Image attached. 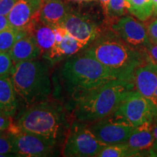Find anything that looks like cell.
<instances>
[{
    "mask_svg": "<svg viewBox=\"0 0 157 157\" xmlns=\"http://www.w3.org/2000/svg\"><path fill=\"white\" fill-rule=\"evenodd\" d=\"M84 52L112 71L119 79L130 82L137 68L148 61L143 51L129 46L113 30L100 34Z\"/></svg>",
    "mask_w": 157,
    "mask_h": 157,
    "instance_id": "1",
    "label": "cell"
},
{
    "mask_svg": "<svg viewBox=\"0 0 157 157\" xmlns=\"http://www.w3.org/2000/svg\"><path fill=\"white\" fill-rule=\"evenodd\" d=\"M133 82L113 79L84 93L76 100L75 115L81 122L92 123L114 112L128 94Z\"/></svg>",
    "mask_w": 157,
    "mask_h": 157,
    "instance_id": "2",
    "label": "cell"
},
{
    "mask_svg": "<svg viewBox=\"0 0 157 157\" xmlns=\"http://www.w3.org/2000/svg\"><path fill=\"white\" fill-rule=\"evenodd\" d=\"M61 73L66 90L75 101L90 90L119 78L112 71L84 52L68 59Z\"/></svg>",
    "mask_w": 157,
    "mask_h": 157,
    "instance_id": "3",
    "label": "cell"
},
{
    "mask_svg": "<svg viewBox=\"0 0 157 157\" xmlns=\"http://www.w3.org/2000/svg\"><path fill=\"white\" fill-rule=\"evenodd\" d=\"M11 78L17 98L28 107L44 101L51 93L48 67L41 61L16 63Z\"/></svg>",
    "mask_w": 157,
    "mask_h": 157,
    "instance_id": "4",
    "label": "cell"
},
{
    "mask_svg": "<svg viewBox=\"0 0 157 157\" xmlns=\"http://www.w3.org/2000/svg\"><path fill=\"white\" fill-rule=\"evenodd\" d=\"M15 127L19 130L42 135L57 143L63 132V123L58 108L42 101L29 107Z\"/></svg>",
    "mask_w": 157,
    "mask_h": 157,
    "instance_id": "5",
    "label": "cell"
},
{
    "mask_svg": "<svg viewBox=\"0 0 157 157\" xmlns=\"http://www.w3.org/2000/svg\"><path fill=\"white\" fill-rule=\"evenodd\" d=\"M105 144L100 142L89 127L74 123L68 131L63 148V156L68 157L97 156Z\"/></svg>",
    "mask_w": 157,
    "mask_h": 157,
    "instance_id": "6",
    "label": "cell"
},
{
    "mask_svg": "<svg viewBox=\"0 0 157 157\" xmlns=\"http://www.w3.org/2000/svg\"><path fill=\"white\" fill-rule=\"evenodd\" d=\"M134 127L157 118V107L150 99L132 90L113 112Z\"/></svg>",
    "mask_w": 157,
    "mask_h": 157,
    "instance_id": "7",
    "label": "cell"
},
{
    "mask_svg": "<svg viewBox=\"0 0 157 157\" xmlns=\"http://www.w3.org/2000/svg\"><path fill=\"white\" fill-rule=\"evenodd\" d=\"M88 127L98 140L105 146L126 143L135 129L114 113L92 122Z\"/></svg>",
    "mask_w": 157,
    "mask_h": 157,
    "instance_id": "8",
    "label": "cell"
},
{
    "mask_svg": "<svg viewBox=\"0 0 157 157\" xmlns=\"http://www.w3.org/2000/svg\"><path fill=\"white\" fill-rule=\"evenodd\" d=\"M15 154L17 156L44 157L52 156L56 141L42 135L19 130L14 127L11 129Z\"/></svg>",
    "mask_w": 157,
    "mask_h": 157,
    "instance_id": "9",
    "label": "cell"
},
{
    "mask_svg": "<svg viewBox=\"0 0 157 157\" xmlns=\"http://www.w3.org/2000/svg\"><path fill=\"white\" fill-rule=\"evenodd\" d=\"M112 30L124 42L136 50L143 51L151 42L144 25L128 15L119 17L112 25Z\"/></svg>",
    "mask_w": 157,
    "mask_h": 157,
    "instance_id": "10",
    "label": "cell"
},
{
    "mask_svg": "<svg viewBox=\"0 0 157 157\" xmlns=\"http://www.w3.org/2000/svg\"><path fill=\"white\" fill-rule=\"evenodd\" d=\"M63 27L86 48L101 34L98 25L89 16L71 9L66 17Z\"/></svg>",
    "mask_w": 157,
    "mask_h": 157,
    "instance_id": "11",
    "label": "cell"
},
{
    "mask_svg": "<svg viewBox=\"0 0 157 157\" xmlns=\"http://www.w3.org/2000/svg\"><path fill=\"white\" fill-rule=\"evenodd\" d=\"M56 33V42L52 48L44 55L45 58L51 62H58L68 58L82 49L86 48L83 43L72 36L64 27L54 28Z\"/></svg>",
    "mask_w": 157,
    "mask_h": 157,
    "instance_id": "12",
    "label": "cell"
},
{
    "mask_svg": "<svg viewBox=\"0 0 157 157\" xmlns=\"http://www.w3.org/2000/svg\"><path fill=\"white\" fill-rule=\"evenodd\" d=\"M44 0H17L7 15L12 28L24 31L29 25L39 17Z\"/></svg>",
    "mask_w": 157,
    "mask_h": 157,
    "instance_id": "13",
    "label": "cell"
},
{
    "mask_svg": "<svg viewBox=\"0 0 157 157\" xmlns=\"http://www.w3.org/2000/svg\"><path fill=\"white\" fill-rule=\"evenodd\" d=\"M135 90L151 100L157 89V65L148 61L135 71L133 76Z\"/></svg>",
    "mask_w": 157,
    "mask_h": 157,
    "instance_id": "14",
    "label": "cell"
},
{
    "mask_svg": "<svg viewBox=\"0 0 157 157\" xmlns=\"http://www.w3.org/2000/svg\"><path fill=\"white\" fill-rule=\"evenodd\" d=\"M71 8L63 0H44L39 19L43 23L52 27H63Z\"/></svg>",
    "mask_w": 157,
    "mask_h": 157,
    "instance_id": "15",
    "label": "cell"
},
{
    "mask_svg": "<svg viewBox=\"0 0 157 157\" xmlns=\"http://www.w3.org/2000/svg\"><path fill=\"white\" fill-rule=\"evenodd\" d=\"M153 122H146L135 127L127 141V146L141 152L144 156H152L151 151L155 142Z\"/></svg>",
    "mask_w": 157,
    "mask_h": 157,
    "instance_id": "16",
    "label": "cell"
},
{
    "mask_svg": "<svg viewBox=\"0 0 157 157\" xmlns=\"http://www.w3.org/2000/svg\"><path fill=\"white\" fill-rule=\"evenodd\" d=\"M27 34L34 39L41 53L45 55L56 42V33L54 28L43 23L39 17L31 22L25 30Z\"/></svg>",
    "mask_w": 157,
    "mask_h": 157,
    "instance_id": "17",
    "label": "cell"
},
{
    "mask_svg": "<svg viewBox=\"0 0 157 157\" xmlns=\"http://www.w3.org/2000/svg\"><path fill=\"white\" fill-rule=\"evenodd\" d=\"M8 52L14 63L36 60L42 54L34 39L27 34L17 39Z\"/></svg>",
    "mask_w": 157,
    "mask_h": 157,
    "instance_id": "18",
    "label": "cell"
},
{
    "mask_svg": "<svg viewBox=\"0 0 157 157\" xmlns=\"http://www.w3.org/2000/svg\"><path fill=\"white\" fill-rule=\"evenodd\" d=\"M18 101L11 76L0 77V111L10 117L16 113Z\"/></svg>",
    "mask_w": 157,
    "mask_h": 157,
    "instance_id": "19",
    "label": "cell"
},
{
    "mask_svg": "<svg viewBox=\"0 0 157 157\" xmlns=\"http://www.w3.org/2000/svg\"><path fill=\"white\" fill-rule=\"evenodd\" d=\"M143 156L144 155L142 153L131 148L126 143L106 146L97 155L98 157H132Z\"/></svg>",
    "mask_w": 157,
    "mask_h": 157,
    "instance_id": "20",
    "label": "cell"
},
{
    "mask_svg": "<svg viewBox=\"0 0 157 157\" xmlns=\"http://www.w3.org/2000/svg\"><path fill=\"white\" fill-rule=\"evenodd\" d=\"M129 13L140 20L145 21L153 15L152 0H127Z\"/></svg>",
    "mask_w": 157,
    "mask_h": 157,
    "instance_id": "21",
    "label": "cell"
},
{
    "mask_svg": "<svg viewBox=\"0 0 157 157\" xmlns=\"http://www.w3.org/2000/svg\"><path fill=\"white\" fill-rule=\"evenodd\" d=\"M27 33L13 28L6 29L0 32V52H8L17 39Z\"/></svg>",
    "mask_w": 157,
    "mask_h": 157,
    "instance_id": "22",
    "label": "cell"
},
{
    "mask_svg": "<svg viewBox=\"0 0 157 157\" xmlns=\"http://www.w3.org/2000/svg\"><path fill=\"white\" fill-rule=\"evenodd\" d=\"M128 7L127 0H111L105 16L110 19L119 18L129 12Z\"/></svg>",
    "mask_w": 157,
    "mask_h": 157,
    "instance_id": "23",
    "label": "cell"
},
{
    "mask_svg": "<svg viewBox=\"0 0 157 157\" xmlns=\"http://www.w3.org/2000/svg\"><path fill=\"white\" fill-rule=\"evenodd\" d=\"M0 156H17L14 151L12 133L3 135L0 133Z\"/></svg>",
    "mask_w": 157,
    "mask_h": 157,
    "instance_id": "24",
    "label": "cell"
},
{
    "mask_svg": "<svg viewBox=\"0 0 157 157\" xmlns=\"http://www.w3.org/2000/svg\"><path fill=\"white\" fill-rule=\"evenodd\" d=\"M15 63L8 52H0V77L11 76Z\"/></svg>",
    "mask_w": 157,
    "mask_h": 157,
    "instance_id": "25",
    "label": "cell"
},
{
    "mask_svg": "<svg viewBox=\"0 0 157 157\" xmlns=\"http://www.w3.org/2000/svg\"><path fill=\"white\" fill-rule=\"evenodd\" d=\"M143 52L146 56L148 61L157 65V43L151 42L143 49Z\"/></svg>",
    "mask_w": 157,
    "mask_h": 157,
    "instance_id": "26",
    "label": "cell"
},
{
    "mask_svg": "<svg viewBox=\"0 0 157 157\" xmlns=\"http://www.w3.org/2000/svg\"><path fill=\"white\" fill-rule=\"evenodd\" d=\"M17 2V0H0V15L7 16Z\"/></svg>",
    "mask_w": 157,
    "mask_h": 157,
    "instance_id": "27",
    "label": "cell"
},
{
    "mask_svg": "<svg viewBox=\"0 0 157 157\" xmlns=\"http://www.w3.org/2000/svg\"><path fill=\"white\" fill-rule=\"evenodd\" d=\"M13 127L11 117L0 111V133H2L7 129Z\"/></svg>",
    "mask_w": 157,
    "mask_h": 157,
    "instance_id": "28",
    "label": "cell"
},
{
    "mask_svg": "<svg viewBox=\"0 0 157 157\" xmlns=\"http://www.w3.org/2000/svg\"><path fill=\"white\" fill-rule=\"evenodd\" d=\"M149 39L153 43H157V19L148 25L147 28Z\"/></svg>",
    "mask_w": 157,
    "mask_h": 157,
    "instance_id": "29",
    "label": "cell"
},
{
    "mask_svg": "<svg viewBox=\"0 0 157 157\" xmlns=\"http://www.w3.org/2000/svg\"><path fill=\"white\" fill-rule=\"evenodd\" d=\"M10 28H12V27L10 24L7 16L0 15V32Z\"/></svg>",
    "mask_w": 157,
    "mask_h": 157,
    "instance_id": "30",
    "label": "cell"
},
{
    "mask_svg": "<svg viewBox=\"0 0 157 157\" xmlns=\"http://www.w3.org/2000/svg\"><path fill=\"white\" fill-rule=\"evenodd\" d=\"M100 4H101L102 9H103L104 15H106L107 10H108V7H109V2L111 0H98Z\"/></svg>",
    "mask_w": 157,
    "mask_h": 157,
    "instance_id": "31",
    "label": "cell"
},
{
    "mask_svg": "<svg viewBox=\"0 0 157 157\" xmlns=\"http://www.w3.org/2000/svg\"><path fill=\"white\" fill-rule=\"evenodd\" d=\"M153 134L155 139L154 144H157V119H155L153 122Z\"/></svg>",
    "mask_w": 157,
    "mask_h": 157,
    "instance_id": "32",
    "label": "cell"
},
{
    "mask_svg": "<svg viewBox=\"0 0 157 157\" xmlns=\"http://www.w3.org/2000/svg\"><path fill=\"white\" fill-rule=\"evenodd\" d=\"M153 3V15L157 16V0H152Z\"/></svg>",
    "mask_w": 157,
    "mask_h": 157,
    "instance_id": "33",
    "label": "cell"
},
{
    "mask_svg": "<svg viewBox=\"0 0 157 157\" xmlns=\"http://www.w3.org/2000/svg\"><path fill=\"white\" fill-rule=\"evenodd\" d=\"M68 1L74 2H77V3H84V2H94V1H96V0H68Z\"/></svg>",
    "mask_w": 157,
    "mask_h": 157,
    "instance_id": "34",
    "label": "cell"
},
{
    "mask_svg": "<svg viewBox=\"0 0 157 157\" xmlns=\"http://www.w3.org/2000/svg\"><path fill=\"white\" fill-rule=\"evenodd\" d=\"M151 101L153 103H154V105L157 107V89L156 90V92H155L154 96H153L152 99L151 100Z\"/></svg>",
    "mask_w": 157,
    "mask_h": 157,
    "instance_id": "35",
    "label": "cell"
},
{
    "mask_svg": "<svg viewBox=\"0 0 157 157\" xmlns=\"http://www.w3.org/2000/svg\"><path fill=\"white\" fill-rule=\"evenodd\" d=\"M151 154L152 156H157V144H154L153 146Z\"/></svg>",
    "mask_w": 157,
    "mask_h": 157,
    "instance_id": "36",
    "label": "cell"
},
{
    "mask_svg": "<svg viewBox=\"0 0 157 157\" xmlns=\"http://www.w3.org/2000/svg\"><path fill=\"white\" fill-rule=\"evenodd\" d=\"M156 119H157V118H156Z\"/></svg>",
    "mask_w": 157,
    "mask_h": 157,
    "instance_id": "37",
    "label": "cell"
}]
</instances>
